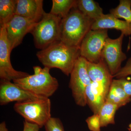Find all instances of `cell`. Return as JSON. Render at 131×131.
Masks as SVG:
<instances>
[{
  "instance_id": "obj_3",
  "label": "cell",
  "mask_w": 131,
  "mask_h": 131,
  "mask_svg": "<svg viewBox=\"0 0 131 131\" xmlns=\"http://www.w3.org/2000/svg\"><path fill=\"white\" fill-rule=\"evenodd\" d=\"M34 73L27 77L13 81L16 85L38 96L49 98L57 90L58 81L52 76L50 69L40 66L33 67Z\"/></svg>"
},
{
  "instance_id": "obj_6",
  "label": "cell",
  "mask_w": 131,
  "mask_h": 131,
  "mask_svg": "<svg viewBox=\"0 0 131 131\" xmlns=\"http://www.w3.org/2000/svg\"><path fill=\"white\" fill-rule=\"evenodd\" d=\"M88 62L83 57L78 58L71 73L69 84L75 102L81 107L87 105L86 89L91 82L88 73Z\"/></svg>"
},
{
  "instance_id": "obj_4",
  "label": "cell",
  "mask_w": 131,
  "mask_h": 131,
  "mask_svg": "<svg viewBox=\"0 0 131 131\" xmlns=\"http://www.w3.org/2000/svg\"><path fill=\"white\" fill-rule=\"evenodd\" d=\"M62 20L51 13H45L31 32L37 49L43 50L61 40Z\"/></svg>"
},
{
  "instance_id": "obj_1",
  "label": "cell",
  "mask_w": 131,
  "mask_h": 131,
  "mask_svg": "<svg viewBox=\"0 0 131 131\" xmlns=\"http://www.w3.org/2000/svg\"><path fill=\"white\" fill-rule=\"evenodd\" d=\"M36 56L44 67L59 69L67 76L70 75L81 56L80 47L69 46L61 40L38 51Z\"/></svg>"
},
{
  "instance_id": "obj_9",
  "label": "cell",
  "mask_w": 131,
  "mask_h": 131,
  "mask_svg": "<svg viewBox=\"0 0 131 131\" xmlns=\"http://www.w3.org/2000/svg\"><path fill=\"white\" fill-rule=\"evenodd\" d=\"M124 36L121 33L118 38L115 39L108 38L102 52V59L105 62L113 76L119 71L121 68V63L126 59V55L122 51Z\"/></svg>"
},
{
  "instance_id": "obj_13",
  "label": "cell",
  "mask_w": 131,
  "mask_h": 131,
  "mask_svg": "<svg viewBox=\"0 0 131 131\" xmlns=\"http://www.w3.org/2000/svg\"><path fill=\"white\" fill-rule=\"evenodd\" d=\"M43 0H17L15 15L39 22L45 13Z\"/></svg>"
},
{
  "instance_id": "obj_2",
  "label": "cell",
  "mask_w": 131,
  "mask_h": 131,
  "mask_svg": "<svg viewBox=\"0 0 131 131\" xmlns=\"http://www.w3.org/2000/svg\"><path fill=\"white\" fill-rule=\"evenodd\" d=\"M94 20L74 8L61 21V40L69 46L80 47Z\"/></svg>"
},
{
  "instance_id": "obj_5",
  "label": "cell",
  "mask_w": 131,
  "mask_h": 131,
  "mask_svg": "<svg viewBox=\"0 0 131 131\" xmlns=\"http://www.w3.org/2000/svg\"><path fill=\"white\" fill-rule=\"evenodd\" d=\"M14 109L25 120L40 127L51 117V102L49 98H43L21 102H16Z\"/></svg>"
},
{
  "instance_id": "obj_17",
  "label": "cell",
  "mask_w": 131,
  "mask_h": 131,
  "mask_svg": "<svg viewBox=\"0 0 131 131\" xmlns=\"http://www.w3.org/2000/svg\"><path fill=\"white\" fill-rule=\"evenodd\" d=\"M76 8L84 15L94 21L104 14L102 8L93 0L77 1Z\"/></svg>"
},
{
  "instance_id": "obj_28",
  "label": "cell",
  "mask_w": 131,
  "mask_h": 131,
  "mask_svg": "<svg viewBox=\"0 0 131 131\" xmlns=\"http://www.w3.org/2000/svg\"><path fill=\"white\" fill-rule=\"evenodd\" d=\"M128 129H129V130L131 131V124H129Z\"/></svg>"
},
{
  "instance_id": "obj_24",
  "label": "cell",
  "mask_w": 131,
  "mask_h": 131,
  "mask_svg": "<svg viewBox=\"0 0 131 131\" xmlns=\"http://www.w3.org/2000/svg\"><path fill=\"white\" fill-rule=\"evenodd\" d=\"M129 75H131V57L128 59L125 66L121 68L116 74L113 76V77L119 79L126 78Z\"/></svg>"
},
{
  "instance_id": "obj_12",
  "label": "cell",
  "mask_w": 131,
  "mask_h": 131,
  "mask_svg": "<svg viewBox=\"0 0 131 131\" xmlns=\"http://www.w3.org/2000/svg\"><path fill=\"white\" fill-rule=\"evenodd\" d=\"M112 83L91 81L87 87L86 90L87 104L94 114L98 113L105 102Z\"/></svg>"
},
{
  "instance_id": "obj_14",
  "label": "cell",
  "mask_w": 131,
  "mask_h": 131,
  "mask_svg": "<svg viewBox=\"0 0 131 131\" xmlns=\"http://www.w3.org/2000/svg\"><path fill=\"white\" fill-rule=\"evenodd\" d=\"M114 29L120 31L125 36L131 35V23L115 18L110 14H104L92 24L91 30Z\"/></svg>"
},
{
  "instance_id": "obj_21",
  "label": "cell",
  "mask_w": 131,
  "mask_h": 131,
  "mask_svg": "<svg viewBox=\"0 0 131 131\" xmlns=\"http://www.w3.org/2000/svg\"><path fill=\"white\" fill-rule=\"evenodd\" d=\"M110 14L117 18H122L131 23V0H120L119 5L110 10Z\"/></svg>"
},
{
  "instance_id": "obj_8",
  "label": "cell",
  "mask_w": 131,
  "mask_h": 131,
  "mask_svg": "<svg viewBox=\"0 0 131 131\" xmlns=\"http://www.w3.org/2000/svg\"><path fill=\"white\" fill-rule=\"evenodd\" d=\"M12 47L7 36L5 27L0 28V78L1 80L11 81L28 76L30 74L15 70L13 68L10 55Z\"/></svg>"
},
{
  "instance_id": "obj_26",
  "label": "cell",
  "mask_w": 131,
  "mask_h": 131,
  "mask_svg": "<svg viewBox=\"0 0 131 131\" xmlns=\"http://www.w3.org/2000/svg\"><path fill=\"white\" fill-rule=\"evenodd\" d=\"M40 127L36 124L28 122L26 121L24 122L23 131H40Z\"/></svg>"
},
{
  "instance_id": "obj_22",
  "label": "cell",
  "mask_w": 131,
  "mask_h": 131,
  "mask_svg": "<svg viewBox=\"0 0 131 131\" xmlns=\"http://www.w3.org/2000/svg\"><path fill=\"white\" fill-rule=\"evenodd\" d=\"M45 127L46 131H64L63 125L58 118L51 117Z\"/></svg>"
},
{
  "instance_id": "obj_25",
  "label": "cell",
  "mask_w": 131,
  "mask_h": 131,
  "mask_svg": "<svg viewBox=\"0 0 131 131\" xmlns=\"http://www.w3.org/2000/svg\"><path fill=\"white\" fill-rule=\"evenodd\" d=\"M118 80L127 95L131 98V81L127 80L126 78H121Z\"/></svg>"
},
{
  "instance_id": "obj_18",
  "label": "cell",
  "mask_w": 131,
  "mask_h": 131,
  "mask_svg": "<svg viewBox=\"0 0 131 131\" xmlns=\"http://www.w3.org/2000/svg\"><path fill=\"white\" fill-rule=\"evenodd\" d=\"M17 0H0V25L5 27L15 15Z\"/></svg>"
},
{
  "instance_id": "obj_27",
  "label": "cell",
  "mask_w": 131,
  "mask_h": 131,
  "mask_svg": "<svg viewBox=\"0 0 131 131\" xmlns=\"http://www.w3.org/2000/svg\"><path fill=\"white\" fill-rule=\"evenodd\" d=\"M0 131H9L7 128L5 122H3L0 124Z\"/></svg>"
},
{
  "instance_id": "obj_10",
  "label": "cell",
  "mask_w": 131,
  "mask_h": 131,
  "mask_svg": "<svg viewBox=\"0 0 131 131\" xmlns=\"http://www.w3.org/2000/svg\"><path fill=\"white\" fill-rule=\"evenodd\" d=\"M37 23L31 19L15 15L5 26L12 50L20 45L25 36L28 33H31Z\"/></svg>"
},
{
  "instance_id": "obj_16",
  "label": "cell",
  "mask_w": 131,
  "mask_h": 131,
  "mask_svg": "<svg viewBox=\"0 0 131 131\" xmlns=\"http://www.w3.org/2000/svg\"><path fill=\"white\" fill-rule=\"evenodd\" d=\"M106 101L119 108L130 102L131 98L127 95L118 80H113Z\"/></svg>"
},
{
  "instance_id": "obj_23",
  "label": "cell",
  "mask_w": 131,
  "mask_h": 131,
  "mask_svg": "<svg viewBox=\"0 0 131 131\" xmlns=\"http://www.w3.org/2000/svg\"><path fill=\"white\" fill-rule=\"evenodd\" d=\"M89 129L91 131H101L100 116L98 114H94L86 119Z\"/></svg>"
},
{
  "instance_id": "obj_19",
  "label": "cell",
  "mask_w": 131,
  "mask_h": 131,
  "mask_svg": "<svg viewBox=\"0 0 131 131\" xmlns=\"http://www.w3.org/2000/svg\"><path fill=\"white\" fill-rule=\"evenodd\" d=\"M119 108L116 105L106 101L98 113L100 116L101 127L115 124V116Z\"/></svg>"
},
{
  "instance_id": "obj_11",
  "label": "cell",
  "mask_w": 131,
  "mask_h": 131,
  "mask_svg": "<svg viewBox=\"0 0 131 131\" xmlns=\"http://www.w3.org/2000/svg\"><path fill=\"white\" fill-rule=\"evenodd\" d=\"M43 98L22 88L10 81L1 80L0 104L1 105L13 102H24Z\"/></svg>"
},
{
  "instance_id": "obj_7",
  "label": "cell",
  "mask_w": 131,
  "mask_h": 131,
  "mask_svg": "<svg viewBox=\"0 0 131 131\" xmlns=\"http://www.w3.org/2000/svg\"><path fill=\"white\" fill-rule=\"evenodd\" d=\"M107 29L90 30L80 47V56L90 62L97 63L102 59L101 54L106 39Z\"/></svg>"
},
{
  "instance_id": "obj_15",
  "label": "cell",
  "mask_w": 131,
  "mask_h": 131,
  "mask_svg": "<svg viewBox=\"0 0 131 131\" xmlns=\"http://www.w3.org/2000/svg\"><path fill=\"white\" fill-rule=\"evenodd\" d=\"M88 73L91 81L112 83L113 78L105 62L102 59L97 63L88 62Z\"/></svg>"
},
{
  "instance_id": "obj_20",
  "label": "cell",
  "mask_w": 131,
  "mask_h": 131,
  "mask_svg": "<svg viewBox=\"0 0 131 131\" xmlns=\"http://www.w3.org/2000/svg\"><path fill=\"white\" fill-rule=\"evenodd\" d=\"M52 5L50 13L62 19L66 17L71 9L76 7L77 1L52 0Z\"/></svg>"
}]
</instances>
